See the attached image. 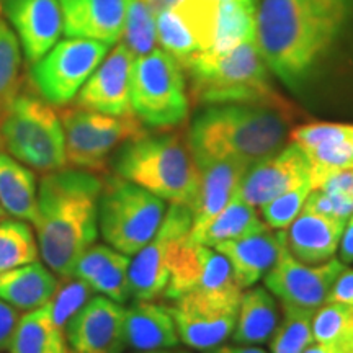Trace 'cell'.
<instances>
[{"label": "cell", "mask_w": 353, "mask_h": 353, "mask_svg": "<svg viewBox=\"0 0 353 353\" xmlns=\"http://www.w3.org/2000/svg\"><path fill=\"white\" fill-rule=\"evenodd\" d=\"M350 20L329 0H257L255 44L267 68L296 88Z\"/></svg>", "instance_id": "obj_1"}, {"label": "cell", "mask_w": 353, "mask_h": 353, "mask_svg": "<svg viewBox=\"0 0 353 353\" xmlns=\"http://www.w3.org/2000/svg\"><path fill=\"white\" fill-rule=\"evenodd\" d=\"M103 182L90 170H52L39 182L37 229L39 255L51 272L70 276L99 236Z\"/></svg>", "instance_id": "obj_2"}, {"label": "cell", "mask_w": 353, "mask_h": 353, "mask_svg": "<svg viewBox=\"0 0 353 353\" xmlns=\"http://www.w3.org/2000/svg\"><path fill=\"white\" fill-rule=\"evenodd\" d=\"M291 110L255 103L208 105L190 128L195 159H229L247 167L273 156L288 136Z\"/></svg>", "instance_id": "obj_3"}, {"label": "cell", "mask_w": 353, "mask_h": 353, "mask_svg": "<svg viewBox=\"0 0 353 353\" xmlns=\"http://www.w3.org/2000/svg\"><path fill=\"white\" fill-rule=\"evenodd\" d=\"M192 82V97L200 105L255 103L291 110L276 94L268 68L260 56L255 39L231 51L213 54L203 51L183 65Z\"/></svg>", "instance_id": "obj_4"}, {"label": "cell", "mask_w": 353, "mask_h": 353, "mask_svg": "<svg viewBox=\"0 0 353 353\" xmlns=\"http://www.w3.org/2000/svg\"><path fill=\"white\" fill-rule=\"evenodd\" d=\"M117 175L170 203L192 208L198 188V169L183 136L144 134L128 141L113 161Z\"/></svg>", "instance_id": "obj_5"}, {"label": "cell", "mask_w": 353, "mask_h": 353, "mask_svg": "<svg viewBox=\"0 0 353 353\" xmlns=\"http://www.w3.org/2000/svg\"><path fill=\"white\" fill-rule=\"evenodd\" d=\"M0 132L7 151L21 164L41 172L59 170L68 164L59 114L39 97L17 95L3 110Z\"/></svg>", "instance_id": "obj_6"}, {"label": "cell", "mask_w": 353, "mask_h": 353, "mask_svg": "<svg viewBox=\"0 0 353 353\" xmlns=\"http://www.w3.org/2000/svg\"><path fill=\"white\" fill-rule=\"evenodd\" d=\"M165 211L162 198L121 176H110L99 198L101 237L118 252L138 254L161 228Z\"/></svg>", "instance_id": "obj_7"}, {"label": "cell", "mask_w": 353, "mask_h": 353, "mask_svg": "<svg viewBox=\"0 0 353 353\" xmlns=\"http://www.w3.org/2000/svg\"><path fill=\"white\" fill-rule=\"evenodd\" d=\"M131 105L136 118L148 126L174 128L183 123L190 101L182 64L162 48L136 57Z\"/></svg>", "instance_id": "obj_8"}, {"label": "cell", "mask_w": 353, "mask_h": 353, "mask_svg": "<svg viewBox=\"0 0 353 353\" xmlns=\"http://www.w3.org/2000/svg\"><path fill=\"white\" fill-rule=\"evenodd\" d=\"M65 139V161L83 170H103L118 145L144 134L136 114L112 117L81 107L59 114Z\"/></svg>", "instance_id": "obj_9"}, {"label": "cell", "mask_w": 353, "mask_h": 353, "mask_svg": "<svg viewBox=\"0 0 353 353\" xmlns=\"http://www.w3.org/2000/svg\"><path fill=\"white\" fill-rule=\"evenodd\" d=\"M108 44L94 39L69 38L56 43L41 59L32 64L30 77L38 94L48 103L64 107L99 68L108 52Z\"/></svg>", "instance_id": "obj_10"}, {"label": "cell", "mask_w": 353, "mask_h": 353, "mask_svg": "<svg viewBox=\"0 0 353 353\" xmlns=\"http://www.w3.org/2000/svg\"><path fill=\"white\" fill-rule=\"evenodd\" d=\"M192 226V210L180 203H172L152 239L134 254V259L130 262L128 280L131 298L154 301L164 296L175 252L188 237Z\"/></svg>", "instance_id": "obj_11"}, {"label": "cell", "mask_w": 353, "mask_h": 353, "mask_svg": "<svg viewBox=\"0 0 353 353\" xmlns=\"http://www.w3.org/2000/svg\"><path fill=\"white\" fill-rule=\"evenodd\" d=\"M343 270L345 263L339 259L307 265L294 259L285 247L272 270L265 275V286L281 303L317 311L327 303L330 290Z\"/></svg>", "instance_id": "obj_12"}, {"label": "cell", "mask_w": 353, "mask_h": 353, "mask_svg": "<svg viewBox=\"0 0 353 353\" xmlns=\"http://www.w3.org/2000/svg\"><path fill=\"white\" fill-rule=\"evenodd\" d=\"M218 0H183L180 6L156 15L157 43L182 68L213 43Z\"/></svg>", "instance_id": "obj_13"}, {"label": "cell", "mask_w": 353, "mask_h": 353, "mask_svg": "<svg viewBox=\"0 0 353 353\" xmlns=\"http://www.w3.org/2000/svg\"><path fill=\"white\" fill-rule=\"evenodd\" d=\"M68 353H121L125 309L105 296L90 298L64 327Z\"/></svg>", "instance_id": "obj_14"}, {"label": "cell", "mask_w": 353, "mask_h": 353, "mask_svg": "<svg viewBox=\"0 0 353 353\" xmlns=\"http://www.w3.org/2000/svg\"><path fill=\"white\" fill-rule=\"evenodd\" d=\"M136 56L123 43L99 64L76 97L77 107L112 117H130L131 77Z\"/></svg>", "instance_id": "obj_15"}, {"label": "cell", "mask_w": 353, "mask_h": 353, "mask_svg": "<svg viewBox=\"0 0 353 353\" xmlns=\"http://www.w3.org/2000/svg\"><path fill=\"white\" fill-rule=\"evenodd\" d=\"M311 165L296 144L286 145L273 156L250 165L242 176L237 196L247 205L260 208L273 198L309 182Z\"/></svg>", "instance_id": "obj_16"}, {"label": "cell", "mask_w": 353, "mask_h": 353, "mask_svg": "<svg viewBox=\"0 0 353 353\" xmlns=\"http://www.w3.org/2000/svg\"><path fill=\"white\" fill-rule=\"evenodd\" d=\"M2 10L15 30L28 63H37L63 34L59 0H3Z\"/></svg>", "instance_id": "obj_17"}, {"label": "cell", "mask_w": 353, "mask_h": 353, "mask_svg": "<svg viewBox=\"0 0 353 353\" xmlns=\"http://www.w3.org/2000/svg\"><path fill=\"white\" fill-rule=\"evenodd\" d=\"M311 165L309 182L316 190L329 172L353 165V125L309 123L290 132Z\"/></svg>", "instance_id": "obj_18"}, {"label": "cell", "mask_w": 353, "mask_h": 353, "mask_svg": "<svg viewBox=\"0 0 353 353\" xmlns=\"http://www.w3.org/2000/svg\"><path fill=\"white\" fill-rule=\"evenodd\" d=\"M285 247V231H276L265 224L259 231L221 242L213 249L229 260L241 288H250L272 270Z\"/></svg>", "instance_id": "obj_19"}, {"label": "cell", "mask_w": 353, "mask_h": 353, "mask_svg": "<svg viewBox=\"0 0 353 353\" xmlns=\"http://www.w3.org/2000/svg\"><path fill=\"white\" fill-rule=\"evenodd\" d=\"M63 33L112 46L121 38L130 0H59Z\"/></svg>", "instance_id": "obj_20"}, {"label": "cell", "mask_w": 353, "mask_h": 353, "mask_svg": "<svg viewBox=\"0 0 353 353\" xmlns=\"http://www.w3.org/2000/svg\"><path fill=\"white\" fill-rule=\"evenodd\" d=\"M198 188L192 205L193 228L213 219L236 196L242 176L249 167L229 159H195Z\"/></svg>", "instance_id": "obj_21"}, {"label": "cell", "mask_w": 353, "mask_h": 353, "mask_svg": "<svg viewBox=\"0 0 353 353\" xmlns=\"http://www.w3.org/2000/svg\"><path fill=\"white\" fill-rule=\"evenodd\" d=\"M347 221L303 210L285 229L288 252L299 262L319 265L334 259Z\"/></svg>", "instance_id": "obj_22"}, {"label": "cell", "mask_w": 353, "mask_h": 353, "mask_svg": "<svg viewBox=\"0 0 353 353\" xmlns=\"http://www.w3.org/2000/svg\"><path fill=\"white\" fill-rule=\"evenodd\" d=\"M169 307L180 341L195 350L219 347L236 327L237 309L203 307L187 301H174Z\"/></svg>", "instance_id": "obj_23"}, {"label": "cell", "mask_w": 353, "mask_h": 353, "mask_svg": "<svg viewBox=\"0 0 353 353\" xmlns=\"http://www.w3.org/2000/svg\"><path fill=\"white\" fill-rule=\"evenodd\" d=\"M130 255L108 245L88 247L77 260L72 276L85 281L94 293L103 294L118 304H125L130 293Z\"/></svg>", "instance_id": "obj_24"}, {"label": "cell", "mask_w": 353, "mask_h": 353, "mask_svg": "<svg viewBox=\"0 0 353 353\" xmlns=\"http://www.w3.org/2000/svg\"><path fill=\"white\" fill-rule=\"evenodd\" d=\"M125 342L138 352L167 350L179 345L180 337L170 307L138 301L125 309Z\"/></svg>", "instance_id": "obj_25"}, {"label": "cell", "mask_w": 353, "mask_h": 353, "mask_svg": "<svg viewBox=\"0 0 353 353\" xmlns=\"http://www.w3.org/2000/svg\"><path fill=\"white\" fill-rule=\"evenodd\" d=\"M59 281L46 265L33 263L0 273V299L21 311H33L46 304Z\"/></svg>", "instance_id": "obj_26"}, {"label": "cell", "mask_w": 353, "mask_h": 353, "mask_svg": "<svg viewBox=\"0 0 353 353\" xmlns=\"http://www.w3.org/2000/svg\"><path fill=\"white\" fill-rule=\"evenodd\" d=\"M278 317L276 301L270 291L252 288L241 296L232 339L239 345H260L268 342L275 332Z\"/></svg>", "instance_id": "obj_27"}, {"label": "cell", "mask_w": 353, "mask_h": 353, "mask_svg": "<svg viewBox=\"0 0 353 353\" xmlns=\"http://www.w3.org/2000/svg\"><path fill=\"white\" fill-rule=\"evenodd\" d=\"M0 206L15 219L34 223L38 187L34 174L15 157L0 152Z\"/></svg>", "instance_id": "obj_28"}, {"label": "cell", "mask_w": 353, "mask_h": 353, "mask_svg": "<svg viewBox=\"0 0 353 353\" xmlns=\"http://www.w3.org/2000/svg\"><path fill=\"white\" fill-rule=\"evenodd\" d=\"M265 226L254 206L247 205L239 196L232 198L213 219L200 228H193L188 234V241L193 244L214 247L221 242L239 239L247 234L259 231Z\"/></svg>", "instance_id": "obj_29"}, {"label": "cell", "mask_w": 353, "mask_h": 353, "mask_svg": "<svg viewBox=\"0 0 353 353\" xmlns=\"http://www.w3.org/2000/svg\"><path fill=\"white\" fill-rule=\"evenodd\" d=\"M8 350L12 353H68L64 330L51 317L48 304L20 317Z\"/></svg>", "instance_id": "obj_30"}, {"label": "cell", "mask_w": 353, "mask_h": 353, "mask_svg": "<svg viewBox=\"0 0 353 353\" xmlns=\"http://www.w3.org/2000/svg\"><path fill=\"white\" fill-rule=\"evenodd\" d=\"M255 6L245 2H219L213 43L208 52L221 54L244 41L255 39Z\"/></svg>", "instance_id": "obj_31"}, {"label": "cell", "mask_w": 353, "mask_h": 353, "mask_svg": "<svg viewBox=\"0 0 353 353\" xmlns=\"http://www.w3.org/2000/svg\"><path fill=\"white\" fill-rule=\"evenodd\" d=\"M283 304V319L278 322L270 339L272 353H303L314 342L312 309Z\"/></svg>", "instance_id": "obj_32"}, {"label": "cell", "mask_w": 353, "mask_h": 353, "mask_svg": "<svg viewBox=\"0 0 353 353\" xmlns=\"http://www.w3.org/2000/svg\"><path fill=\"white\" fill-rule=\"evenodd\" d=\"M38 242L32 228L21 219L0 223V273L38 260Z\"/></svg>", "instance_id": "obj_33"}, {"label": "cell", "mask_w": 353, "mask_h": 353, "mask_svg": "<svg viewBox=\"0 0 353 353\" xmlns=\"http://www.w3.org/2000/svg\"><path fill=\"white\" fill-rule=\"evenodd\" d=\"M312 334L316 342L334 343L345 353H353V307L325 303L314 312Z\"/></svg>", "instance_id": "obj_34"}, {"label": "cell", "mask_w": 353, "mask_h": 353, "mask_svg": "<svg viewBox=\"0 0 353 353\" xmlns=\"http://www.w3.org/2000/svg\"><path fill=\"white\" fill-rule=\"evenodd\" d=\"M121 38L123 44L136 57L156 50V13L148 7L144 0H130Z\"/></svg>", "instance_id": "obj_35"}, {"label": "cell", "mask_w": 353, "mask_h": 353, "mask_svg": "<svg viewBox=\"0 0 353 353\" xmlns=\"http://www.w3.org/2000/svg\"><path fill=\"white\" fill-rule=\"evenodd\" d=\"M21 48L17 34L0 20V110H6L19 95Z\"/></svg>", "instance_id": "obj_36"}, {"label": "cell", "mask_w": 353, "mask_h": 353, "mask_svg": "<svg viewBox=\"0 0 353 353\" xmlns=\"http://www.w3.org/2000/svg\"><path fill=\"white\" fill-rule=\"evenodd\" d=\"M64 278V283H57L54 294L46 303L50 307L51 317L63 330L70 317L76 314L79 309L90 299V294L94 293L85 281L72 275Z\"/></svg>", "instance_id": "obj_37"}, {"label": "cell", "mask_w": 353, "mask_h": 353, "mask_svg": "<svg viewBox=\"0 0 353 353\" xmlns=\"http://www.w3.org/2000/svg\"><path fill=\"white\" fill-rule=\"evenodd\" d=\"M311 190V183H303L260 206L265 224L276 231H285L303 211Z\"/></svg>", "instance_id": "obj_38"}, {"label": "cell", "mask_w": 353, "mask_h": 353, "mask_svg": "<svg viewBox=\"0 0 353 353\" xmlns=\"http://www.w3.org/2000/svg\"><path fill=\"white\" fill-rule=\"evenodd\" d=\"M303 210L347 221L353 214V198L337 195V193L321 192V190H311Z\"/></svg>", "instance_id": "obj_39"}, {"label": "cell", "mask_w": 353, "mask_h": 353, "mask_svg": "<svg viewBox=\"0 0 353 353\" xmlns=\"http://www.w3.org/2000/svg\"><path fill=\"white\" fill-rule=\"evenodd\" d=\"M316 190L353 198V165L325 174Z\"/></svg>", "instance_id": "obj_40"}, {"label": "cell", "mask_w": 353, "mask_h": 353, "mask_svg": "<svg viewBox=\"0 0 353 353\" xmlns=\"http://www.w3.org/2000/svg\"><path fill=\"white\" fill-rule=\"evenodd\" d=\"M19 312L10 304L0 299V352L10 347L13 332H15L17 322H19Z\"/></svg>", "instance_id": "obj_41"}, {"label": "cell", "mask_w": 353, "mask_h": 353, "mask_svg": "<svg viewBox=\"0 0 353 353\" xmlns=\"http://www.w3.org/2000/svg\"><path fill=\"white\" fill-rule=\"evenodd\" d=\"M327 303H339L347 304V306L353 307V270L345 268L330 290Z\"/></svg>", "instance_id": "obj_42"}, {"label": "cell", "mask_w": 353, "mask_h": 353, "mask_svg": "<svg viewBox=\"0 0 353 353\" xmlns=\"http://www.w3.org/2000/svg\"><path fill=\"white\" fill-rule=\"evenodd\" d=\"M339 254H341L339 260L342 263L353 262V214L347 219L345 228H343L341 244H339Z\"/></svg>", "instance_id": "obj_43"}, {"label": "cell", "mask_w": 353, "mask_h": 353, "mask_svg": "<svg viewBox=\"0 0 353 353\" xmlns=\"http://www.w3.org/2000/svg\"><path fill=\"white\" fill-rule=\"evenodd\" d=\"M206 353H265L262 348L254 345H219L206 350Z\"/></svg>", "instance_id": "obj_44"}, {"label": "cell", "mask_w": 353, "mask_h": 353, "mask_svg": "<svg viewBox=\"0 0 353 353\" xmlns=\"http://www.w3.org/2000/svg\"><path fill=\"white\" fill-rule=\"evenodd\" d=\"M144 2L148 3V7L151 8L156 15H159V13L170 10V8H175L176 6H180L183 0H144Z\"/></svg>", "instance_id": "obj_45"}, {"label": "cell", "mask_w": 353, "mask_h": 353, "mask_svg": "<svg viewBox=\"0 0 353 353\" xmlns=\"http://www.w3.org/2000/svg\"><path fill=\"white\" fill-rule=\"evenodd\" d=\"M303 353H345L342 348H339L334 343H327V342H312L306 350Z\"/></svg>", "instance_id": "obj_46"}, {"label": "cell", "mask_w": 353, "mask_h": 353, "mask_svg": "<svg viewBox=\"0 0 353 353\" xmlns=\"http://www.w3.org/2000/svg\"><path fill=\"white\" fill-rule=\"evenodd\" d=\"M329 2H332V3H335V6L342 7L343 10H345L348 15H350L353 19V0H329Z\"/></svg>", "instance_id": "obj_47"}, {"label": "cell", "mask_w": 353, "mask_h": 353, "mask_svg": "<svg viewBox=\"0 0 353 353\" xmlns=\"http://www.w3.org/2000/svg\"><path fill=\"white\" fill-rule=\"evenodd\" d=\"M138 353H188V352H182V350L172 352V350H169V348H167V350H152V352H138Z\"/></svg>", "instance_id": "obj_48"}, {"label": "cell", "mask_w": 353, "mask_h": 353, "mask_svg": "<svg viewBox=\"0 0 353 353\" xmlns=\"http://www.w3.org/2000/svg\"><path fill=\"white\" fill-rule=\"evenodd\" d=\"M218 2H245V3H257V0H218Z\"/></svg>", "instance_id": "obj_49"}, {"label": "cell", "mask_w": 353, "mask_h": 353, "mask_svg": "<svg viewBox=\"0 0 353 353\" xmlns=\"http://www.w3.org/2000/svg\"><path fill=\"white\" fill-rule=\"evenodd\" d=\"M0 112H2V110H0ZM2 123V121H0ZM0 145H2V132H0Z\"/></svg>", "instance_id": "obj_50"}, {"label": "cell", "mask_w": 353, "mask_h": 353, "mask_svg": "<svg viewBox=\"0 0 353 353\" xmlns=\"http://www.w3.org/2000/svg\"><path fill=\"white\" fill-rule=\"evenodd\" d=\"M3 214V208H2V206H0V216H2Z\"/></svg>", "instance_id": "obj_51"}, {"label": "cell", "mask_w": 353, "mask_h": 353, "mask_svg": "<svg viewBox=\"0 0 353 353\" xmlns=\"http://www.w3.org/2000/svg\"><path fill=\"white\" fill-rule=\"evenodd\" d=\"M0 12H2V3H0Z\"/></svg>", "instance_id": "obj_52"}]
</instances>
